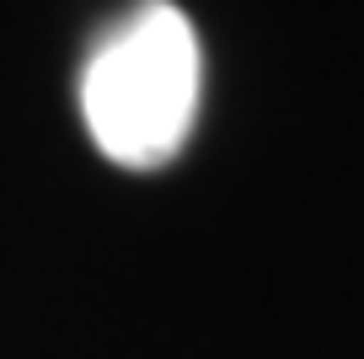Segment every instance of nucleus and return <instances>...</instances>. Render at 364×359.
Listing matches in <instances>:
<instances>
[{"label": "nucleus", "instance_id": "f257e3e1", "mask_svg": "<svg viewBox=\"0 0 364 359\" xmlns=\"http://www.w3.org/2000/svg\"><path fill=\"white\" fill-rule=\"evenodd\" d=\"M198 33L171 0H134L80 59V124L113 167L156 172L177 161L198 118Z\"/></svg>", "mask_w": 364, "mask_h": 359}]
</instances>
